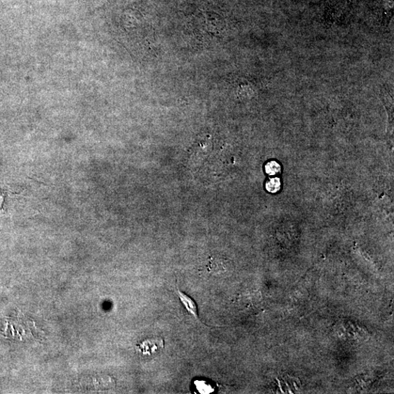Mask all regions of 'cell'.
<instances>
[{
	"label": "cell",
	"mask_w": 394,
	"mask_h": 394,
	"mask_svg": "<svg viewBox=\"0 0 394 394\" xmlns=\"http://www.w3.org/2000/svg\"><path fill=\"white\" fill-rule=\"evenodd\" d=\"M176 293L188 313L190 314L195 320L200 321L198 313V306L194 301V298L189 296L178 288L176 289Z\"/></svg>",
	"instance_id": "obj_1"
},
{
	"label": "cell",
	"mask_w": 394,
	"mask_h": 394,
	"mask_svg": "<svg viewBox=\"0 0 394 394\" xmlns=\"http://www.w3.org/2000/svg\"><path fill=\"white\" fill-rule=\"evenodd\" d=\"M266 188L268 192L276 193L280 189V181L278 178L272 179L266 183Z\"/></svg>",
	"instance_id": "obj_2"
},
{
	"label": "cell",
	"mask_w": 394,
	"mask_h": 394,
	"mask_svg": "<svg viewBox=\"0 0 394 394\" xmlns=\"http://www.w3.org/2000/svg\"><path fill=\"white\" fill-rule=\"evenodd\" d=\"M265 170L268 175L275 176L280 172V166L276 162H271L266 165Z\"/></svg>",
	"instance_id": "obj_3"
},
{
	"label": "cell",
	"mask_w": 394,
	"mask_h": 394,
	"mask_svg": "<svg viewBox=\"0 0 394 394\" xmlns=\"http://www.w3.org/2000/svg\"><path fill=\"white\" fill-rule=\"evenodd\" d=\"M197 384H198V387H199V390L200 391V393H209L213 391V389L211 388V386L204 381H202L200 383L198 382Z\"/></svg>",
	"instance_id": "obj_4"
}]
</instances>
